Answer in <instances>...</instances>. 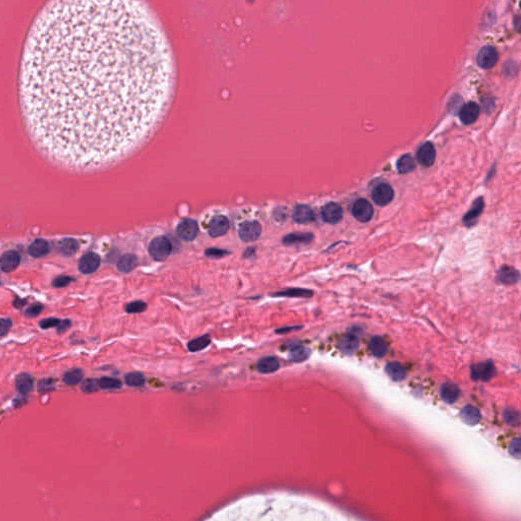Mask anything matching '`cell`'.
<instances>
[{"mask_svg":"<svg viewBox=\"0 0 521 521\" xmlns=\"http://www.w3.org/2000/svg\"><path fill=\"white\" fill-rule=\"evenodd\" d=\"M176 81L171 43L147 3L51 2L25 39L21 115L48 162L99 171L129 158L157 133Z\"/></svg>","mask_w":521,"mask_h":521,"instance_id":"obj_1","label":"cell"},{"mask_svg":"<svg viewBox=\"0 0 521 521\" xmlns=\"http://www.w3.org/2000/svg\"><path fill=\"white\" fill-rule=\"evenodd\" d=\"M149 253L157 262L167 259L172 252L171 241L164 235L156 236L149 244Z\"/></svg>","mask_w":521,"mask_h":521,"instance_id":"obj_2","label":"cell"},{"mask_svg":"<svg viewBox=\"0 0 521 521\" xmlns=\"http://www.w3.org/2000/svg\"><path fill=\"white\" fill-rule=\"evenodd\" d=\"M471 370L472 379L475 381L488 382L496 376V368L491 360L474 364Z\"/></svg>","mask_w":521,"mask_h":521,"instance_id":"obj_3","label":"cell"},{"mask_svg":"<svg viewBox=\"0 0 521 521\" xmlns=\"http://www.w3.org/2000/svg\"><path fill=\"white\" fill-rule=\"evenodd\" d=\"M351 212L353 217L359 222H369L373 218L374 208L369 201L359 199L353 204Z\"/></svg>","mask_w":521,"mask_h":521,"instance_id":"obj_4","label":"cell"},{"mask_svg":"<svg viewBox=\"0 0 521 521\" xmlns=\"http://www.w3.org/2000/svg\"><path fill=\"white\" fill-rule=\"evenodd\" d=\"M262 233V227L257 221H246L242 223L238 230L239 238L243 242H253Z\"/></svg>","mask_w":521,"mask_h":521,"instance_id":"obj_5","label":"cell"},{"mask_svg":"<svg viewBox=\"0 0 521 521\" xmlns=\"http://www.w3.org/2000/svg\"><path fill=\"white\" fill-rule=\"evenodd\" d=\"M477 61L480 68L484 70L492 69L496 66L498 61V52L492 46L483 47L478 53Z\"/></svg>","mask_w":521,"mask_h":521,"instance_id":"obj_6","label":"cell"},{"mask_svg":"<svg viewBox=\"0 0 521 521\" xmlns=\"http://www.w3.org/2000/svg\"><path fill=\"white\" fill-rule=\"evenodd\" d=\"M372 198L375 204H377L378 206H387L389 203L392 202L394 198V190L390 184L381 183L374 188L372 192Z\"/></svg>","mask_w":521,"mask_h":521,"instance_id":"obj_7","label":"cell"},{"mask_svg":"<svg viewBox=\"0 0 521 521\" xmlns=\"http://www.w3.org/2000/svg\"><path fill=\"white\" fill-rule=\"evenodd\" d=\"M101 265V257L95 252L86 253L79 262V270L85 275L96 272Z\"/></svg>","mask_w":521,"mask_h":521,"instance_id":"obj_8","label":"cell"},{"mask_svg":"<svg viewBox=\"0 0 521 521\" xmlns=\"http://www.w3.org/2000/svg\"><path fill=\"white\" fill-rule=\"evenodd\" d=\"M176 232L184 241H192L199 233L198 222L192 219H184L178 224Z\"/></svg>","mask_w":521,"mask_h":521,"instance_id":"obj_9","label":"cell"},{"mask_svg":"<svg viewBox=\"0 0 521 521\" xmlns=\"http://www.w3.org/2000/svg\"><path fill=\"white\" fill-rule=\"evenodd\" d=\"M416 159L424 167H430L436 160V149L430 142L423 144L416 153Z\"/></svg>","mask_w":521,"mask_h":521,"instance_id":"obj_10","label":"cell"},{"mask_svg":"<svg viewBox=\"0 0 521 521\" xmlns=\"http://www.w3.org/2000/svg\"><path fill=\"white\" fill-rule=\"evenodd\" d=\"M322 218L329 224H337L343 217V210L339 204L329 203L323 207Z\"/></svg>","mask_w":521,"mask_h":521,"instance_id":"obj_11","label":"cell"},{"mask_svg":"<svg viewBox=\"0 0 521 521\" xmlns=\"http://www.w3.org/2000/svg\"><path fill=\"white\" fill-rule=\"evenodd\" d=\"M228 229H229V220L227 219V217H225L223 215H217L210 221L208 232H209V235L211 237L215 238V237H220V236L226 234Z\"/></svg>","mask_w":521,"mask_h":521,"instance_id":"obj_12","label":"cell"},{"mask_svg":"<svg viewBox=\"0 0 521 521\" xmlns=\"http://www.w3.org/2000/svg\"><path fill=\"white\" fill-rule=\"evenodd\" d=\"M21 263V256L15 250H9L0 256V269L4 272L10 273L15 271Z\"/></svg>","mask_w":521,"mask_h":521,"instance_id":"obj_13","label":"cell"},{"mask_svg":"<svg viewBox=\"0 0 521 521\" xmlns=\"http://www.w3.org/2000/svg\"><path fill=\"white\" fill-rule=\"evenodd\" d=\"M479 115H480V107L475 102H470V103L465 104V105L462 106V108L459 112L460 120L462 121L463 124H466V125L474 123L479 118Z\"/></svg>","mask_w":521,"mask_h":521,"instance_id":"obj_14","label":"cell"},{"mask_svg":"<svg viewBox=\"0 0 521 521\" xmlns=\"http://www.w3.org/2000/svg\"><path fill=\"white\" fill-rule=\"evenodd\" d=\"M484 206H485L484 199L482 197L478 198L474 202V204H473V206L471 208V210L468 211L466 213V215L463 217V219H462L463 224L465 226H467V227L474 226L477 223L479 217L481 216V214H482V212L484 210Z\"/></svg>","mask_w":521,"mask_h":521,"instance_id":"obj_15","label":"cell"},{"mask_svg":"<svg viewBox=\"0 0 521 521\" xmlns=\"http://www.w3.org/2000/svg\"><path fill=\"white\" fill-rule=\"evenodd\" d=\"M293 220L298 224H306L315 221L316 215L311 208L306 205H298L293 211Z\"/></svg>","mask_w":521,"mask_h":521,"instance_id":"obj_16","label":"cell"},{"mask_svg":"<svg viewBox=\"0 0 521 521\" xmlns=\"http://www.w3.org/2000/svg\"><path fill=\"white\" fill-rule=\"evenodd\" d=\"M256 371L260 374H273L280 368L279 360L275 356H266L256 362Z\"/></svg>","mask_w":521,"mask_h":521,"instance_id":"obj_17","label":"cell"},{"mask_svg":"<svg viewBox=\"0 0 521 521\" xmlns=\"http://www.w3.org/2000/svg\"><path fill=\"white\" fill-rule=\"evenodd\" d=\"M139 265V258L134 253H126L120 256L117 262V269L121 273H131Z\"/></svg>","mask_w":521,"mask_h":521,"instance_id":"obj_18","label":"cell"},{"mask_svg":"<svg viewBox=\"0 0 521 521\" xmlns=\"http://www.w3.org/2000/svg\"><path fill=\"white\" fill-rule=\"evenodd\" d=\"M314 239V235L311 233H290L283 237L282 242L285 245H303L308 244Z\"/></svg>","mask_w":521,"mask_h":521,"instance_id":"obj_19","label":"cell"},{"mask_svg":"<svg viewBox=\"0 0 521 521\" xmlns=\"http://www.w3.org/2000/svg\"><path fill=\"white\" fill-rule=\"evenodd\" d=\"M441 398L448 404L454 403L460 395V389L457 385L453 383H445L441 387L440 391Z\"/></svg>","mask_w":521,"mask_h":521,"instance_id":"obj_20","label":"cell"},{"mask_svg":"<svg viewBox=\"0 0 521 521\" xmlns=\"http://www.w3.org/2000/svg\"><path fill=\"white\" fill-rule=\"evenodd\" d=\"M460 416L463 422L472 426L477 425L481 421V412L477 407L472 405H466L464 408H462L460 411Z\"/></svg>","mask_w":521,"mask_h":521,"instance_id":"obj_21","label":"cell"},{"mask_svg":"<svg viewBox=\"0 0 521 521\" xmlns=\"http://www.w3.org/2000/svg\"><path fill=\"white\" fill-rule=\"evenodd\" d=\"M16 388L23 395L30 393L34 388V378L26 373L20 374L16 378Z\"/></svg>","mask_w":521,"mask_h":521,"instance_id":"obj_22","label":"cell"},{"mask_svg":"<svg viewBox=\"0 0 521 521\" xmlns=\"http://www.w3.org/2000/svg\"><path fill=\"white\" fill-rule=\"evenodd\" d=\"M314 292L309 289L303 288H288L282 291L272 293L273 297H297V298H309Z\"/></svg>","mask_w":521,"mask_h":521,"instance_id":"obj_23","label":"cell"},{"mask_svg":"<svg viewBox=\"0 0 521 521\" xmlns=\"http://www.w3.org/2000/svg\"><path fill=\"white\" fill-rule=\"evenodd\" d=\"M369 348L372 354L376 357H383L388 351V344L381 336H375L369 343Z\"/></svg>","mask_w":521,"mask_h":521,"instance_id":"obj_24","label":"cell"},{"mask_svg":"<svg viewBox=\"0 0 521 521\" xmlns=\"http://www.w3.org/2000/svg\"><path fill=\"white\" fill-rule=\"evenodd\" d=\"M49 251H50V247H49L48 242L45 239H41V238L36 239L29 246L30 255H32L33 257H36V258L45 256L46 254L49 253Z\"/></svg>","mask_w":521,"mask_h":521,"instance_id":"obj_25","label":"cell"},{"mask_svg":"<svg viewBox=\"0 0 521 521\" xmlns=\"http://www.w3.org/2000/svg\"><path fill=\"white\" fill-rule=\"evenodd\" d=\"M387 375L394 381V382H401L406 378V372L405 369L401 366V364L397 361L389 362L386 368Z\"/></svg>","mask_w":521,"mask_h":521,"instance_id":"obj_26","label":"cell"},{"mask_svg":"<svg viewBox=\"0 0 521 521\" xmlns=\"http://www.w3.org/2000/svg\"><path fill=\"white\" fill-rule=\"evenodd\" d=\"M358 344H359V342L355 335L347 334L340 339L339 348L343 353L351 354L352 352H354L357 349Z\"/></svg>","mask_w":521,"mask_h":521,"instance_id":"obj_27","label":"cell"},{"mask_svg":"<svg viewBox=\"0 0 521 521\" xmlns=\"http://www.w3.org/2000/svg\"><path fill=\"white\" fill-rule=\"evenodd\" d=\"M498 280L503 284H514L519 280V273L511 267L504 266L499 272Z\"/></svg>","mask_w":521,"mask_h":521,"instance_id":"obj_28","label":"cell"},{"mask_svg":"<svg viewBox=\"0 0 521 521\" xmlns=\"http://www.w3.org/2000/svg\"><path fill=\"white\" fill-rule=\"evenodd\" d=\"M310 356V349L301 346V345H295L292 346L289 350V359L293 362H302L306 360Z\"/></svg>","mask_w":521,"mask_h":521,"instance_id":"obj_29","label":"cell"},{"mask_svg":"<svg viewBox=\"0 0 521 521\" xmlns=\"http://www.w3.org/2000/svg\"><path fill=\"white\" fill-rule=\"evenodd\" d=\"M211 343V336L209 334H206L203 336H200L193 340H190L187 343V348L190 352H198L201 350H204Z\"/></svg>","mask_w":521,"mask_h":521,"instance_id":"obj_30","label":"cell"},{"mask_svg":"<svg viewBox=\"0 0 521 521\" xmlns=\"http://www.w3.org/2000/svg\"><path fill=\"white\" fill-rule=\"evenodd\" d=\"M414 168H415V162L410 155L405 154V155L401 156L397 162V169H398L399 173L405 174V173L411 172Z\"/></svg>","mask_w":521,"mask_h":521,"instance_id":"obj_31","label":"cell"},{"mask_svg":"<svg viewBox=\"0 0 521 521\" xmlns=\"http://www.w3.org/2000/svg\"><path fill=\"white\" fill-rule=\"evenodd\" d=\"M79 249V243L76 239L73 238H67L63 239L59 244V251L64 256H72L74 255Z\"/></svg>","mask_w":521,"mask_h":521,"instance_id":"obj_32","label":"cell"},{"mask_svg":"<svg viewBox=\"0 0 521 521\" xmlns=\"http://www.w3.org/2000/svg\"><path fill=\"white\" fill-rule=\"evenodd\" d=\"M84 378V373L81 369H73L63 375V381L69 386L78 385Z\"/></svg>","mask_w":521,"mask_h":521,"instance_id":"obj_33","label":"cell"},{"mask_svg":"<svg viewBox=\"0 0 521 521\" xmlns=\"http://www.w3.org/2000/svg\"><path fill=\"white\" fill-rule=\"evenodd\" d=\"M125 384L129 387H143L146 383L145 376L139 372L128 373L124 376Z\"/></svg>","mask_w":521,"mask_h":521,"instance_id":"obj_34","label":"cell"},{"mask_svg":"<svg viewBox=\"0 0 521 521\" xmlns=\"http://www.w3.org/2000/svg\"><path fill=\"white\" fill-rule=\"evenodd\" d=\"M99 386L103 390H116L122 387V383L118 379L104 377L99 380Z\"/></svg>","mask_w":521,"mask_h":521,"instance_id":"obj_35","label":"cell"},{"mask_svg":"<svg viewBox=\"0 0 521 521\" xmlns=\"http://www.w3.org/2000/svg\"><path fill=\"white\" fill-rule=\"evenodd\" d=\"M148 304L143 300H136L125 305V311L127 314H140L147 309Z\"/></svg>","mask_w":521,"mask_h":521,"instance_id":"obj_36","label":"cell"},{"mask_svg":"<svg viewBox=\"0 0 521 521\" xmlns=\"http://www.w3.org/2000/svg\"><path fill=\"white\" fill-rule=\"evenodd\" d=\"M504 421L510 426H517L519 424V412L512 408H507L503 412Z\"/></svg>","mask_w":521,"mask_h":521,"instance_id":"obj_37","label":"cell"},{"mask_svg":"<svg viewBox=\"0 0 521 521\" xmlns=\"http://www.w3.org/2000/svg\"><path fill=\"white\" fill-rule=\"evenodd\" d=\"M231 252L228 250L221 249V248H215V247H211V248H208L205 250V255L209 258H222L225 255H228Z\"/></svg>","mask_w":521,"mask_h":521,"instance_id":"obj_38","label":"cell"},{"mask_svg":"<svg viewBox=\"0 0 521 521\" xmlns=\"http://www.w3.org/2000/svg\"><path fill=\"white\" fill-rule=\"evenodd\" d=\"M100 389L99 380L96 379H88L82 385V390L86 393H93Z\"/></svg>","mask_w":521,"mask_h":521,"instance_id":"obj_39","label":"cell"},{"mask_svg":"<svg viewBox=\"0 0 521 521\" xmlns=\"http://www.w3.org/2000/svg\"><path fill=\"white\" fill-rule=\"evenodd\" d=\"M55 382L52 379H43L38 383V391L39 392H45V391H51L54 389Z\"/></svg>","mask_w":521,"mask_h":521,"instance_id":"obj_40","label":"cell"},{"mask_svg":"<svg viewBox=\"0 0 521 521\" xmlns=\"http://www.w3.org/2000/svg\"><path fill=\"white\" fill-rule=\"evenodd\" d=\"M42 310H43V305L42 304L32 305V306H30L29 308L26 309L25 316L28 317V318H35V317H38L41 314Z\"/></svg>","mask_w":521,"mask_h":521,"instance_id":"obj_41","label":"cell"},{"mask_svg":"<svg viewBox=\"0 0 521 521\" xmlns=\"http://www.w3.org/2000/svg\"><path fill=\"white\" fill-rule=\"evenodd\" d=\"M13 327L11 319H0V337L6 336Z\"/></svg>","mask_w":521,"mask_h":521,"instance_id":"obj_42","label":"cell"},{"mask_svg":"<svg viewBox=\"0 0 521 521\" xmlns=\"http://www.w3.org/2000/svg\"><path fill=\"white\" fill-rule=\"evenodd\" d=\"M73 281H74V278H72V277L59 276V277L54 279V281H53V283H52V284H53V286L55 288H62V287L68 286Z\"/></svg>","mask_w":521,"mask_h":521,"instance_id":"obj_43","label":"cell"},{"mask_svg":"<svg viewBox=\"0 0 521 521\" xmlns=\"http://www.w3.org/2000/svg\"><path fill=\"white\" fill-rule=\"evenodd\" d=\"M60 320L59 319H56V318H49V319H44L41 321L40 323V327L42 329H48V328H53V327H58V325L60 324Z\"/></svg>","mask_w":521,"mask_h":521,"instance_id":"obj_44","label":"cell"},{"mask_svg":"<svg viewBox=\"0 0 521 521\" xmlns=\"http://www.w3.org/2000/svg\"><path fill=\"white\" fill-rule=\"evenodd\" d=\"M302 326H292V327H284V328H279V329H276L275 333L276 334H287L289 332H292V331H296V330H299L301 329Z\"/></svg>","mask_w":521,"mask_h":521,"instance_id":"obj_45","label":"cell"},{"mask_svg":"<svg viewBox=\"0 0 521 521\" xmlns=\"http://www.w3.org/2000/svg\"><path fill=\"white\" fill-rule=\"evenodd\" d=\"M71 326H72V323H71V321H70V320L61 321V322H60V324H59V325H58V327H57V333H59V334H60V333L66 332V331H67Z\"/></svg>","mask_w":521,"mask_h":521,"instance_id":"obj_46","label":"cell"},{"mask_svg":"<svg viewBox=\"0 0 521 521\" xmlns=\"http://www.w3.org/2000/svg\"><path fill=\"white\" fill-rule=\"evenodd\" d=\"M255 256V247H248L243 252V258H250Z\"/></svg>","mask_w":521,"mask_h":521,"instance_id":"obj_47","label":"cell"},{"mask_svg":"<svg viewBox=\"0 0 521 521\" xmlns=\"http://www.w3.org/2000/svg\"><path fill=\"white\" fill-rule=\"evenodd\" d=\"M24 303H26V300H20V299H19V298H17V299H16V301H15V302H14V304H15V306H16V307H18V308H20V307H22V306H23V304H24Z\"/></svg>","mask_w":521,"mask_h":521,"instance_id":"obj_48","label":"cell"}]
</instances>
